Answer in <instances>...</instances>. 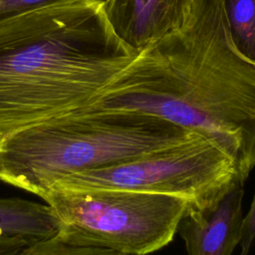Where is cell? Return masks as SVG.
<instances>
[{
  "mask_svg": "<svg viewBox=\"0 0 255 255\" xmlns=\"http://www.w3.org/2000/svg\"><path fill=\"white\" fill-rule=\"evenodd\" d=\"M81 113H133L222 145L246 180L255 167V62L233 42L224 0H194L185 23L151 42Z\"/></svg>",
  "mask_w": 255,
  "mask_h": 255,
  "instance_id": "cell-1",
  "label": "cell"
},
{
  "mask_svg": "<svg viewBox=\"0 0 255 255\" xmlns=\"http://www.w3.org/2000/svg\"><path fill=\"white\" fill-rule=\"evenodd\" d=\"M137 52L103 0H67L0 22V138L77 112Z\"/></svg>",
  "mask_w": 255,
  "mask_h": 255,
  "instance_id": "cell-2",
  "label": "cell"
},
{
  "mask_svg": "<svg viewBox=\"0 0 255 255\" xmlns=\"http://www.w3.org/2000/svg\"><path fill=\"white\" fill-rule=\"evenodd\" d=\"M198 137L205 136L149 115L74 112L1 137L0 181L38 196L70 174L132 161Z\"/></svg>",
  "mask_w": 255,
  "mask_h": 255,
  "instance_id": "cell-3",
  "label": "cell"
},
{
  "mask_svg": "<svg viewBox=\"0 0 255 255\" xmlns=\"http://www.w3.org/2000/svg\"><path fill=\"white\" fill-rule=\"evenodd\" d=\"M38 196L56 214L62 241L127 255H148L171 243L191 206L182 198L128 190L49 188Z\"/></svg>",
  "mask_w": 255,
  "mask_h": 255,
  "instance_id": "cell-4",
  "label": "cell"
},
{
  "mask_svg": "<svg viewBox=\"0 0 255 255\" xmlns=\"http://www.w3.org/2000/svg\"><path fill=\"white\" fill-rule=\"evenodd\" d=\"M244 182L238 163L222 145L198 137L132 161L70 174L50 188L163 194L182 198L193 208L204 209L215 205L228 191Z\"/></svg>",
  "mask_w": 255,
  "mask_h": 255,
  "instance_id": "cell-5",
  "label": "cell"
},
{
  "mask_svg": "<svg viewBox=\"0 0 255 255\" xmlns=\"http://www.w3.org/2000/svg\"><path fill=\"white\" fill-rule=\"evenodd\" d=\"M244 184L228 191L215 205L188 207L177 233L187 255H232L241 239Z\"/></svg>",
  "mask_w": 255,
  "mask_h": 255,
  "instance_id": "cell-6",
  "label": "cell"
},
{
  "mask_svg": "<svg viewBox=\"0 0 255 255\" xmlns=\"http://www.w3.org/2000/svg\"><path fill=\"white\" fill-rule=\"evenodd\" d=\"M194 0H103L117 36L135 52L180 28Z\"/></svg>",
  "mask_w": 255,
  "mask_h": 255,
  "instance_id": "cell-7",
  "label": "cell"
},
{
  "mask_svg": "<svg viewBox=\"0 0 255 255\" xmlns=\"http://www.w3.org/2000/svg\"><path fill=\"white\" fill-rule=\"evenodd\" d=\"M60 222L45 202L0 197V237H21L35 243L58 235Z\"/></svg>",
  "mask_w": 255,
  "mask_h": 255,
  "instance_id": "cell-8",
  "label": "cell"
},
{
  "mask_svg": "<svg viewBox=\"0 0 255 255\" xmlns=\"http://www.w3.org/2000/svg\"><path fill=\"white\" fill-rule=\"evenodd\" d=\"M224 6L234 44L255 62V0H224Z\"/></svg>",
  "mask_w": 255,
  "mask_h": 255,
  "instance_id": "cell-9",
  "label": "cell"
},
{
  "mask_svg": "<svg viewBox=\"0 0 255 255\" xmlns=\"http://www.w3.org/2000/svg\"><path fill=\"white\" fill-rule=\"evenodd\" d=\"M20 255H127L117 251L68 244L58 236L30 244Z\"/></svg>",
  "mask_w": 255,
  "mask_h": 255,
  "instance_id": "cell-10",
  "label": "cell"
},
{
  "mask_svg": "<svg viewBox=\"0 0 255 255\" xmlns=\"http://www.w3.org/2000/svg\"><path fill=\"white\" fill-rule=\"evenodd\" d=\"M67 0H0V22Z\"/></svg>",
  "mask_w": 255,
  "mask_h": 255,
  "instance_id": "cell-11",
  "label": "cell"
},
{
  "mask_svg": "<svg viewBox=\"0 0 255 255\" xmlns=\"http://www.w3.org/2000/svg\"><path fill=\"white\" fill-rule=\"evenodd\" d=\"M255 240V191L247 213L243 216L241 239L239 243L240 254L248 255Z\"/></svg>",
  "mask_w": 255,
  "mask_h": 255,
  "instance_id": "cell-12",
  "label": "cell"
},
{
  "mask_svg": "<svg viewBox=\"0 0 255 255\" xmlns=\"http://www.w3.org/2000/svg\"><path fill=\"white\" fill-rule=\"evenodd\" d=\"M30 244L21 237H0V255H20Z\"/></svg>",
  "mask_w": 255,
  "mask_h": 255,
  "instance_id": "cell-13",
  "label": "cell"
}]
</instances>
